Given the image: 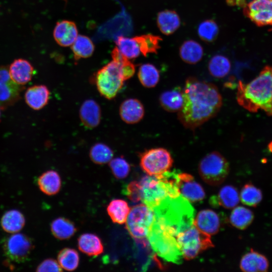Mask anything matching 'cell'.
<instances>
[{"instance_id": "3", "label": "cell", "mask_w": 272, "mask_h": 272, "mask_svg": "<svg viewBox=\"0 0 272 272\" xmlns=\"http://www.w3.org/2000/svg\"><path fill=\"white\" fill-rule=\"evenodd\" d=\"M177 234L175 229L155 217L147 239L158 256L168 262L180 264L183 256L177 244Z\"/></svg>"}, {"instance_id": "9", "label": "cell", "mask_w": 272, "mask_h": 272, "mask_svg": "<svg viewBox=\"0 0 272 272\" xmlns=\"http://www.w3.org/2000/svg\"><path fill=\"white\" fill-rule=\"evenodd\" d=\"M140 166L150 176H158L172 167L173 159L166 149L162 148L146 150L140 155Z\"/></svg>"}, {"instance_id": "45", "label": "cell", "mask_w": 272, "mask_h": 272, "mask_svg": "<svg viewBox=\"0 0 272 272\" xmlns=\"http://www.w3.org/2000/svg\"><path fill=\"white\" fill-rule=\"evenodd\" d=\"M122 74L124 80L130 78L135 73V66L128 59L121 63Z\"/></svg>"}, {"instance_id": "16", "label": "cell", "mask_w": 272, "mask_h": 272, "mask_svg": "<svg viewBox=\"0 0 272 272\" xmlns=\"http://www.w3.org/2000/svg\"><path fill=\"white\" fill-rule=\"evenodd\" d=\"M53 37L60 46H71L78 35L76 24L69 20L58 22L53 30Z\"/></svg>"}, {"instance_id": "47", "label": "cell", "mask_w": 272, "mask_h": 272, "mask_svg": "<svg viewBox=\"0 0 272 272\" xmlns=\"http://www.w3.org/2000/svg\"><path fill=\"white\" fill-rule=\"evenodd\" d=\"M2 108L0 107V120H1V110Z\"/></svg>"}, {"instance_id": "4", "label": "cell", "mask_w": 272, "mask_h": 272, "mask_svg": "<svg viewBox=\"0 0 272 272\" xmlns=\"http://www.w3.org/2000/svg\"><path fill=\"white\" fill-rule=\"evenodd\" d=\"M152 210L155 217L174 228L178 234L193 224L194 210L181 195L175 198L167 196Z\"/></svg>"}, {"instance_id": "26", "label": "cell", "mask_w": 272, "mask_h": 272, "mask_svg": "<svg viewBox=\"0 0 272 272\" xmlns=\"http://www.w3.org/2000/svg\"><path fill=\"white\" fill-rule=\"evenodd\" d=\"M157 22L161 32L167 35L173 33L180 25L178 15L172 10H164L159 12Z\"/></svg>"}, {"instance_id": "19", "label": "cell", "mask_w": 272, "mask_h": 272, "mask_svg": "<svg viewBox=\"0 0 272 272\" xmlns=\"http://www.w3.org/2000/svg\"><path fill=\"white\" fill-rule=\"evenodd\" d=\"M50 91L44 85H36L28 88L25 93V100L27 105L34 110H39L48 102Z\"/></svg>"}, {"instance_id": "22", "label": "cell", "mask_w": 272, "mask_h": 272, "mask_svg": "<svg viewBox=\"0 0 272 272\" xmlns=\"http://www.w3.org/2000/svg\"><path fill=\"white\" fill-rule=\"evenodd\" d=\"M269 262L263 254L251 249L245 254L240 262V268L245 272L266 271Z\"/></svg>"}, {"instance_id": "11", "label": "cell", "mask_w": 272, "mask_h": 272, "mask_svg": "<svg viewBox=\"0 0 272 272\" xmlns=\"http://www.w3.org/2000/svg\"><path fill=\"white\" fill-rule=\"evenodd\" d=\"M33 248L32 240L26 235L18 232L8 237L3 244L6 256L17 263L23 262L28 259Z\"/></svg>"}, {"instance_id": "17", "label": "cell", "mask_w": 272, "mask_h": 272, "mask_svg": "<svg viewBox=\"0 0 272 272\" xmlns=\"http://www.w3.org/2000/svg\"><path fill=\"white\" fill-rule=\"evenodd\" d=\"M8 69L13 81L21 86H24L31 80L34 71L31 63L22 58L14 60Z\"/></svg>"}, {"instance_id": "2", "label": "cell", "mask_w": 272, "mask_h": 272, "mask_svg": "<svg viewBox=\"0 0 272 272\" xmlns=\"http://www.w3.org/2000/svg\"><path fill=\"white\" fill-rule=\"evenodd\" d=\"M238 104L245 109L256 112L261 109L272 116V66L266 65L248 84L238 83Z\"/></svg>"}, {"instance_id": "33", "label": "cell", "mask_w": 272, "mask_h": 272, "mask_svg": "<svg viewBox=\"0 0 272 272\" xmlns=\"http://www.w3.org/2000/svg\"><path fill=\"white\" fill-rule=\"evenodd\" d=\"M208 69L212 76L217 78H222L229 73L231 62L226 56L217 54L213 56L209 61Z\"/></svg>"}, {"instance_id": "5", "label": "cell", "mask_w": 272, "mask_h": 272, "mask_svg": "<svg viewBox=\"0 0 272 272\" xmlns=\"http://www.w3.org/2000/svg\"><path fill=\"white\" fill-rule=\"evenodd\" d=\"M121 63L112 60L98 71L94 76V81L97 90L107 99L114 98L123 86L125 80Z\"/></svg>"}, {"instance_id": "23", "label": "cell", "mask_w": 272, "mask_h": 272, "mask_svg": "<svg viewBox=\"0 0 272 272\" xmlns=\"http://www.w3.org/2000/svg\"><path fill=\"white\" fill-rule=\"evenodd\" d=\"M183 90L180 87L164 92L159 97L162 108L167 111H179L183 104Z\"/></svg>"}, {"instance_id": "10", "label": "cell", "mask_w": 272, "mask_h": 272, "mask_svg": "<svg viewBox=\"0 0 272 272\" xmlns=\"http://www.w3.org/2000/svg\"><path fill=\"white\" fill-rule=\"evenodd\" d=\"M138 185L140 201L152 210L168 196L163 184L156 176H143Z\"/></svg>"}, {"instance_id": "31", "label": "cell", "mask_w": 272, "mask_h": 272, "mask_svg": "<svg viewBox=\"0 0 272 272\" xmlns=\"http://www.w3.org/2000/svg\"><path fill=\"white\" fill-rule=\"evenodd\" d=\"M51 231L55 238L59 240H64L73 236L76 231V228L73 222L69 220L58 218L52 221Z\"/></svg>"}, {"instance_id": "6", "label": "cell", "mask_w": 272, "mask_h": 272, "mask_svg": "<svg viewBox=\"0 0 272 272\" xmlns=\"http://www.w3.org/2000/svg\"><path fill=\"white\" fill-rule=\"evenodd\" d=\"M155 220L153 210L144 203L134 206L126 221V228L130 235L138 242L146 243L147 237Z\"/></svg>"}, {"instance_id": "43", "label": "cell", "mask_w": 272, "mask_h": 272, "mask_svg": "<svg viewBox=\"0 0 272 272\" xmlns=\"http://www.w3.org/2000/svg\"><path fill=\"white\" fill-rule=\"evenodd\" d=\"M37 271H61L62 268L56 260L48 258L42 261L37 267Z\"/></svg>"}, {"instance_id": "40", "label": "cell", "mask_w": 272, "mask_h": 272, "mask_svg": "<svg viewBox=\"0 0 272 272\" xmlns=\"http://www.w3.org/2000/svg\"><path fill=\"white\" fill-rule=\"evenodd\" d=\"M139 43L141 53L145 56L150 53H156L160 47V37L152 34H146L134 37Z\"/></svg>"}, {"instance_id": "30", "label": "cell", "mask_w": 272, "mask_h": 272, "mask_svg": "<svg viewBox=\"0 0 272 272\" xmlns=\"http://www.w3.org/2000/svg\"><path fill=\"white\" fill-rule=\"evenodd\" d=\"M254 215L252 211L244 207L238 206L234 208L230 216V223L234 227L244 230L252 222Z\"/></svg>"}, {"instance_id": "21", "label": "cell", "mask_w": 272, "mask_h": 272, "mask_svg": "<svg viewBox=\"0 0 272 272\" xmlns=\"http://www.w3.org/2000/svg\"><path fill=\"white\" fill-rule=\"evenodd\" d=\"M240 196L237 189L230 185L224 186L217 195L212 196L209 200L214 207L221 206L226 209L235 208L239 202Z\"/></svg>"}, {"instance_id": "8", "label": "cell", "mask_w": 272, "mask_h": 272, "mask_svg": "<svg viewBox=\"0 0 272 272\" xmlns=\"http://www.w3.org/2000/svg\"><path fill=\"white\" fill-rule=\"evenodd\" d=\"M198 173L207 184L217 186L222 183L229 172V165L226 158L218 152L206 155L200 161Z\"/></svg>"}, {"instance_id": "44", "label": "cell", "mask_w": 272, "mask_h": 272, "mask_svg": "<svg viewBox=\"0 0 272 272\" xmlns=\"http://www.w3.org/2000/svg\"><path fill=\"white\" fill-rule=\"evenodd\" d=\"M125 193L128 198L133 202L140 201L138 181L130 182L126 186Z\"/></svg>"}, {"instance_id": "34", "label": "cell", "mask_w": 272, "mask_h": 272, "mask_svg": "<svg viewBox=\"0 0 272 272\" xmlns=\"http://www.w3.org/2000/svg\"><path fill=\"white\" fill-rule=\"evenodd\" d=\"M138 78L143 86L149 88H153L159 82L160 74L155 65L151 63H145L140 67Z\"/></svg>"}, {"instance_id": "32", "label": "cell", "mask_w": 272, "mask_h": 272, "mask_svg": "<svg viewBox=\"0 0 272 272\" xmlns=\"http://www.w3.org/2000/svg\"><path fill=\"white\" fill-rule=\"evenodd\" d=\"M71 46L76 60L91 56L95 49L94 43L90 38L83 35H78Z\"/></svg>"}, {"instance_id": "24", "label": "cell", "mask_w": 272, "mask_h": 272, "mask_svg": "<svg viewBox=\"0 0 272 272\" xmlns=\"http://www.w3.org/2000/svg\"><path fill=\"white\" fill-rule=\"evenodd\" d=\"M25 224L23 214L18 210H9L3 215L1 220L2 229L6 232L14 234L20 231Z\"/></svg>"}, {"instance_id": "25", "label": "cell", "mask_w": 272, "mask_h": 272, "mask_svg": "<svg viewBox=\"0 0 272 272\" xmlns=\"http://www.w3.org/2000/svg\"><path fill=\"white\" fill-rule=\"evenodd\" d=\"M37 184L44 194L52 195L56 194L61 187V179L58 173L54 170L43 173L38 178Z\"/></svg>"}, {"instance_id": "35", "label": "cell", "mask_w": 272, "mask_h": 272, "mask_svg": "<svg viewBox=\"0 0 272 272\" xmlns=\"http://www.w3.org/2000/svg\"><path fill=\"white\" fill-rule=\"evenodd\" d=\"M116 43L122 55L128 60L137 58L141 53L139 43L134 37L119 36Z\"/></svg>"}, {"instance_id": "28", "label": "cell", "mask_w": 272, "mask_h": 272, "mask_svg": "<svg viewBox=\"0 0 272 272\" xmlns=\"http://www.w3.org/2000/svg\"><path fill=\"white\" fill-rule=\"evenodd\" d=\"M181 59L185 62L194 64L199 61L203 56V49L198 42L188 40L182 43L179 49Z\"/></svg>"}, {"instance_id": "15", "label": "cell", "mask_w": 272, "mask_h": 272, "mask_svg": "<svg viewBox=\"0 0 272 272\" xmlns=\"http://www.w3.org/2000/svg\"><path fill=\"white\" fill-rule=\"evenodd\" d=\"M221 219L215 211L203 210L194 219L193 225L199 230L210 235L217 233L221 226Z\"/></svg>"}, {"instance_id": "36", "label": "cell", "mask_w": 272, "mask_h": 272, "mask_svg": "<svg viewBox=\"0 0 272 272\" xmlns=\"http://www.w3.org/2000/svg\"><path fill=\"white\" fill-rule=\"evenodd\" d=\"M178 170L166 171L159 175L156 176L163 184L168 196L175 198L180 195L178 184Z\"/></svg>"}, {"instance_id": "1", "label": "cell", "mask_w": 272, "mask_h": 272, "mask_svg": "<svg viewBox=\"0 0 272 272\" xmlns=\"http://www.w3.org/2000/svg\"><path fill=\"white\" fill-rule=\"evenodd\" d=\"M183 90V104L178 118L186 128L194 129L219 111L222 99L214 84L189 77Z\"/></svg>"}, {"instance_id": "14", "label": "cell", "mask_w": 272, "mask_h": 272, "mask_svg": "<svg viewBox=\"0 0 272 272\" xmlns=\"http://www.w3.org/2000/svg\"><path fill=\"white\" fill-rule=\"evenodd\" d=\"M178 184L180 194L189 201L194 202L205 198V192L202 187L191 175L179 172Z\"/></svg>"}, {"instance_id": "42", "label": "cell", "mask_w": 272, "mask_h": 272, "mask_svg": "<svg viewBox=\"0 0 272 272\" xmlns=\"http://www.w3.org/2000/svg\"><path fill=\"white\" fill-rule=\"evenodd\" d=\"M109 166L114 176L118 179L125 178L130 171L128 163L122 157L111 159L109 162Z\"/></svg>"}, {"instance_id": "18", "label": "cell", "mask_w": 272, "mask_h": 272, "mask_svg": "<svg viewBox=\"0 0 272 272\" xmlns=\"http://www.w3.org/2000/svg\"><path fill=\"white\" fill-rule=\"evenodd\" d=\"M145 113L142 103L138 99L129 98L123 101L119 107V115L121 119L126 123L139 122Z\"/></svg>"}, {"instance_id": "12", "label": "cell", "mask_w": 272, "mask_h": 272, "mask_svg": "<svg viewBox=\"0 0 272 272\" xmlns=\"http://www.w3.org/2000/svg\"><path fill=\"white\" fill-rule=\"evenodd\" d=\"M24 89V86L16 84L11 79L8 67L0 65V107L2 109L18 101Z\"/></svg>"}, {"instance_id": "29", "label": "cell", "mask_w": 272, "mask_h": 272, "mask_svg": "<svg viewBox=\"0 0 272 272\" xmlns=\"http://www.w3.org/2000/svg\"><path fill=\"white\" fill-rule=\"evenodd\" d=\"M129 211L127 203L119 199L111 201L107 208V213L112 221L119 224L125 223Z\"/></svg>"}, {"instance_id": "13", "label": "cell", "mask_w": 272, "mask_h": 272, "mask_svg": "<svg viewBox=\"0 0 272 272\" xmlns=\"http://www.w3.org/2000/svg\"><path fill=\"white\" fill-rule=\"evenodd\" d=\"M243 13L258 26L272 25V0H252L243 7Z\"/></svg>"}, {"instance_id": "7", "label": "cell", "mask_w": 272, "mask_h": 272, "mask_svg": "<svg viewBox=\"0 0 272 272\" xmlns=\"http://www.w3.org/2000/svg\"><path fill=\"white\" fill-rule=\"evenodd\" d=\"M179 248L183 258H194L203 251L214 246L211 235L198 229L193 224L176 236Z\"/></svg>"}, {"instance_id": "37", "label": "cell", "mask_w": 272, "mask_h": 272, "mask_svg": "<svg viewBox=\"0 0 272 272\" xmlns=\"http://www.w3.org/2000/svg\"><path fill=\"white\" fill-rule=\"evenodd\" d=\"M239 196L243 204L255 207L261 201L262 194L260 189L249 182L243 186Z\"/></svg>"}, {"instance_id": "27", "label": "cell", "mask_w": 272, "mask_h": 272, "mask_svg": "<svg viewBox=\"0 0 272 272\" xmlns=\"http://www.w3.org/2000/svg\"><path fill=\"white\" fill-rule=\"evenodd\" d=\"M78 245L79 250L89 256H97L103 252L100 239L93 234L85 233L81 235Z\"/></svg>"}, {"instance_id": "46", "label": "cell", "mask_w": 272, "mask_h": 272, "mask_svg": "<svg viewBox=\"0 0 272 272\" xmlns=\"http://www.w3.org/2000/svg\"><path fill=\"white\" fill-rule=\"evenodd\" d=\"M268 149L269 151L272 152V142H271L268 146Z\"/></svg>"}, {"instance_id": "41", "label": "cell", "mask_w": 272, "mask_h": 272, "mask_svg": "<svg viewBox=\"0 0 272 272\" xmlns=\"http://www.w3.org/2000/svg\"><path fill=\"white\" fill-rule=\"evenodd\" d=\"M197 32L198 36L202 40L211 42L217 38L219 27L214 20H206L199 25Z\"/></svg>"}, {"instance_id": "48", "label": "cell", "mask_w": 272, "mask_h": 272, "mask_svg": "<svg viewBox=\"0 0 272 272\" xmlns=\"http://www.w3.org/2000/svg\"><path fill=\"white\" fill-rule=\"evenodd\" d=\"M269 31H272V28L271 29H269Z\"/></svg>"}, {"instance_id": "38", "label": "cell", "mask_w": 272, "mask_h": 272, "mask_svg": "<svg viewBox=\"0 0 272 272\" xmlns=\"http://www.w3.org/2000/svg\"><path fill=\"white\" fill-rule=\"evenodd\" d=\"M89 155L94 163L97 164H104L111 161L113 152L106 144L99 143L94 144L91 147Z\"/></svg>"}, {"instance_id": "39", "label": "cell", "mask_w": 272, "mask_h": 272, "mask_svg": "<svg viewBox=\"0 0 272 272\" xmlns=\"http://www.w3.org/2000/svg\"><path fill=\"white\" fill-rule=\"evenodd\" d=\"M57 261L62 268L69 271L74 270L79 265V255L76 250L64 248L59 252Z\"/></svg>"}, {"instance_id": "20", "label": "cell", "mask_w": 272, "mask_h": 272, "mask_svg": "<svg viewBox=\"0 0 272 272\" xmlns=\"http://www.w3.org/2000/svg\"><path fill=\"white\" fill-rule=\"evenodd\" d=\"M81 121L88 128L97 127L100 123L101 111L99 105L93 99H88L82 104L79 111Z\"/></svg>"}]
</instances>
